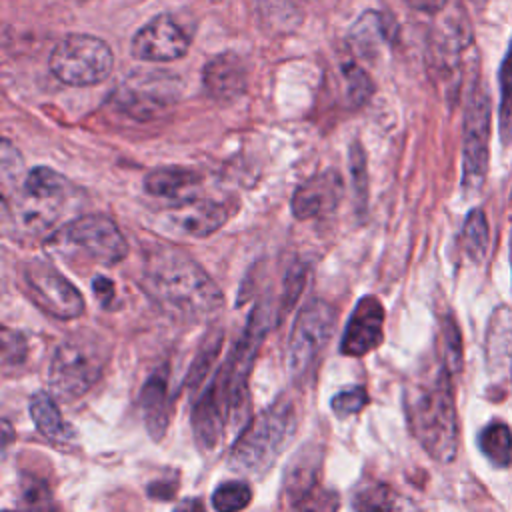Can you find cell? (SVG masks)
<instances>
[{
	"label": "cell",
	"instance_id": "603a6c76",
	"mask_svg": "<svg viewBox=\"0 0 512 512\" xmlns=\"http://www.w3.org/2000/svg\"><path fill=\"white\" fill-rule=\"evenodd\" d=\"M388 30L384 24V18L378 12H366L362 18L354 24L350 30V42L354 44V50L360 56H372L380 42H386Z\"/></svg>",
	"mask_w": 512,
	"mask_h": 512
},
{
	"label": "cell",
	"instance_id": "ba28073f",
	"mask_svg": "<svg viewBox=\"0 0 512 512\" xmlns=\"http://www.w3.org/2000/svg\"><path fill=\"white\" fill-rule=\"evenodd\" d=\"M182 92V82L166 70H138L128 74L112 94V102L136 120H152L168 110Z\"/></svg>",
	"mask_w": 512,
	"mask_h": 512
},
{
	"label": "cell",
	"instance_id": "d4e9b609",
	"mask_svg": "<svg viewBox=\"0 0 512 512\" xmlns=\"http://www.w3.org/2000/svg\"><path fill=\"white\" fill-rule=\"evenodd\" d=\"M220 348H222V334L220 332H214L210 334L204 344L200 346L192 366H190V372H188V378H186V386L190 390V396H198L202 392V386L208 378V372L214 364V360L218 358L220 354Z\"/></svg>",
	"mask_w": 512,
	"mask_h": 512
},
{
	"label": "cell",
	"instance_id": "7402d4cb",
	"mask_svg": "<svg viewBox=\"0 0 512 512\" xmlns=\"http://www.w3.org/2000/svg\"><path fill=\"white\" fill-rule=\"evenodd\" d=\"M478 446L482 454L498 468H506L512 462V430L506 422L494 420L486 424L478 434Z\"/></svg>",
	"mask_w": 512,
	"mask_h": 512
},
{
	"label": "cell",
	"instance_id": "1f68e13d",
	"mask_svg": "<svg viewBox=\"0 0 512 512\" xmlns=\"http://www.w3.org/2000/svg\"><path fill=\"white\" fill-rule=\"evenodd\" d=\"M344 86H346V98L350 106H362L372 96V80L360 66H346L344 68Z\"/></svg>",
	"mask_w": 512,
	"mask_h": 512
},
{
	"label": "cell",
	"instance_id": "60d3db41",
	"mask_svg": "<svg viewBox=\"0 0 512 512\" xmlns=\"http://www.w3.org/2000/svg\"><path fill=\"white\" fill-rule=\"evenodd\" d=\"M470 2H478V4H482V2H484V0H470Z\"/></svg>",
	"mask_w": 512,
	"mask_h": 512
},
{
	"label": "cell",
	"instance_id": "ab89813d",
	"mask_svg": "<svg viewBox=\"0 0 512 512\" xmlns=\"http://www.w3.org/2000/svg\"><path fill=\"white\" fill-rule=\"evenodd\" d=\"M172 512H206V508L200 500H184Z\"/></svg>",
	"mask_w": 512,
	"mask_h": 512
},
{
	"label": "cell",
	"instance_id": "277c9868",
	"mask_svg": "<svg viewBox=\"0 0 512 512\" xmlns=\"http://www.w3.org/2000/svg\"><path fill=\"white\" fill-rule=\"evenodd\" d=\"M108 356V344L96 334L76 332L64 338L48 364L50 392L64 402L84 396L100 380Z\"/></svg>",
	"mask_w": 512,
	"mask_h": 512
},
{
	"label": "cell",
	"instance_id": "2e32d148",
	"mask_svg": "<svg viewBox=\"0 0 512 512\" xmlns=\"http://www.w3.org/2000/svg\"><path fill=\"white\" fill-rule=\"evenodd\" d=\"M226 218L228 214L222 204L190 198L166 214V226L176 234L204 238L216 232L226 222Z\"/></svg>",
	"mask_w": 512,
	"mask_h": 512
},
{
	"label": "cell",
	"instance_id": "8992f818",
	"mask_svg": "<svg viewBox=\"0 0 512 512\" xmlns=\"http://www.w3.org/2000/svg\"><path fill=\"white\" fill-rule=\"evenodd\" d=\"M48 64L60 82L92 86L110 76L114 56L104 40L88 34H70L54 46Z\"/></svg>",
	"mask_w": 512,
	"mask_h": 512
},
{
	"label": "cell",
	"instance_id": "9c48e42d",
	"mask_svg": "<svg viewBox=\"0 0 512 512\" xmlns=\"http://www.w3.org/2000/svg\"><path fill=\"white\" fill-rule=\"evenodd\" d=\"M488 138H490V98L486 90L476 88L464 114L462 138V188L476 194L488 172Z\"/></svg>",
	"mask_w": 512,
	"mask_h": 512
},
{
	"label": "cell",
	"instance_id": "7c38bea8",
	"mask_svg": "<svg viewBox=\"0 0 512 512\" xmlns=\"http://www.w3.org/2000/svg\"><path fill=\"white\" fill-rule=\"evenodd\" d=\"M188 32L168 14L152 18L132 38V54L144 62H170L188 52Z\"/></svg>",
	"mask_w": 512,
	"mask_h": 512
},
{
	"label": "cell",
	"instance_id": "484cf974",
	"mask_svg": "<svg viewBox=\"0 0 512 512\" xmlns=\"http://www.w3.org/2000/svg\"><path fill=\"white\" fill-rule=\"evenodd\" d=\"M488 360L500 362L510 356L512 350V314L508 308H498L490 320L488 336H486Z\"/></svg>",
	"mask_w": 512,
	"mask_h": 512
},
{
	"label": "cell",
	"instance_id": "6da1fadb",
	"mask_svg": "<svg viewBox=\"0 0 512 512\" xmlns=\"http://www.w3.org/2000/svg\"><path fill=\"white\" fill-rule=\"evenodd\" d=\"M142 284L160 308L182 320H206L224 304L222 290L204 268L170 246H156L146 256Z\"/></svg>",
	"mask_w": 512,
	"mask_h": 512
},
{
	"label": "cell",
	"instance_id": "ffe728a7",
	"mask_svg": "<svg viewBox=\"0 0 512 512\" xmlns=\"http://www.w3.org/2000/svg\"><path fill=\"white\" fill-rule=\"evenodd\" d=\"M260 26L268 34H292L304 22V0H252Z\"/></svg>",
	"mask_w": 512,
	"mask_h": 512
},
{
	"label": "cell",
	"instance_id": "836d02e7",
	"mask_svg": "<svg viewBox=\"0 0 512 512\" xmlns=\"http://www.w3.org/2000/svg\"><path fill=\"white\" fill-rule=\"evenodd\" d=\"M22 168H24L22 156L8 140H4L2 142V188L4 190L10 188V184L16 190V186L22 184V180H24Z\"/></svg>",
	"mask_w": 512,
	"mask_h": 512
},
{
	"label": "cell",
	"instance_id": "d6a6232c",
	"mask_svg": "<svg viewBox=\"0 0 512 512\" xmlns=\"http://www.w3.org/2000/svg\"><path fill=\"white\" fill-rule=\"evenodd\" d=\"M368 392L364 386H352V388H344L340 390L330 406H332V412L338 416V418H346V416H352V414H358L366 404H368Z\"/></svg>",
	"mask_w": 512,
	"mask_h": 512
},
{
	"label": "cell",
	"instance_id": "f35d334b",
	"mask_svg": "<svg viewBox=\"0 0 512 512\" xmlns=\"http://www.w3.org/2000/svg\"><path fill=\"white\" fill-rule=\"evenodd\" d=\"M404 2L420 12H428V14H436L446 8V0H404Z\"/></svg>",
	"mask_w": 512,
	"mask_h": 512
},
{
	"label": "cell",
	"instance_id": "e0dca14e",
	"mask_svg": "<svg viewBox=\"0 0 512 512\" xmlns=\"http://www.w3.org/2000/svg\"><path fill=\"white\" fill-rule=\"evenodd\" d=\"M140 406H142V418L146 424L148 434L154 440H160L166 434L168 422H170V396H168V380L166 372L156 370L140 392Z\"/></svg>",
	"mask_w": 512,
	"mask_h": 512
},
{
	"label": "cell",
	"instance_id": "5bb4252c",
	"mask_svg": "<svg viewBox=\"0 0 512 512\" xmlns=\"http://www.w3.org/2000/svg\"><path fill=\"white\" fill-rule=\"evenodd\" d=\"M342 192L344 186L338 172L326 170L322 174H316L296 188L292 196V214L298 220L324 216L338 206Z\"/></svg>",
	"mask_w": 512,
	"mask_h": 512
},
{
	"label": "cell",
	"instance_id": "52a82bcc",
	"mask_svg": "<svg viewBox=\"0 0 512 512\" xmlns=\"http://www.w3.org/2000/svg\"><path fill=\"white\" fill-rule=\"evenodd\" d=\"M336 318L334 306L326 300H312L298 314L288 338V370L296 382L306 380L316 370L332 340Z\"/></svg>",
	"mask_w": 512,
	"mask_h": 512
},
{
	"label": "cell",
	"instance_id": "3957f363",
	"mask_svg": "<svg viewBox=\"0 0 512 512\" xmlns=\"http://www.w3.org/2000/svg\"><path fill=\"white\" fill-rule=\"evenodd\" d=\"M296 434V412L290 400H276L244 424L236 438L228 466L246 478H262L282 456Z\"/></svg>",
	"mask_w": 512,
	"mask_h": 512
},
{
	"label": "cell",
	"instance_id": "ac0fdd59",
	"mask_svg": "<svg viewBox=\"0 0 512 512\" xmlns=\"http://www.w3.org/2000/svg\"><path fill=\"white\" fill-rule=\"evenodd\" d=\"M356 512H416L410 498L394 490L390 484L366 478L362 480L352 496Z\"/></svg>",
	"mask_w": 512,
	"mask_h": 512
},
{
	"label": "cell",
	"instance_id": "74e56055",
	"mask_svg": "<svg viewBox=\"0 0 512 512\" xmlns=\"http://www.w3.org/2000/svg\"><path fill=\"white\" fill-rule=\"evenodd\" d=\"M92 290H94V294H98V298L104 304H108L112 300V296H114V284H112V280H108L104 276H96L92 280Z\"/></svg>",
	"mask_w": 512,
	"mask_h": 512
},
{
	"label": "cell",
	"instance_id": "8fae6325",
	"mask_svg": "<svg viewBox=\"0 0 512 512\" xmlns=\"http://www.w3.org/2000/svg\"><path fill=\"white\" fill-rule=\"evenodd\" d=\"M24 284L30 300L58 320H74L84 312L82 294L52 266L30 262L24 268Z\"/></svg>",
	"mask_w": 512,
	"mask_h": 512
},
{
	"label": "cell",
	"instance_id": "4dcf8cb0",
	"mask_svg": "<svg viewBox=\"0 0 512 512\" xmlns=\"http://www.w3.org/2000/svg\"><path fill=\"white\" fill-rule=\"evenodd\" d=\"M22 498L28 512H56V502L50 486L36 476H28L22 482Z\"/></svg>",
	"mask_w": 512,
	"mask_h": 512
},
{
	"label": "cell",
	"instance_id": "4fadbf2b",
	"mask_svg": "<svg viewBox=\"0 0 512 512\" xmlns=\"http://www.w3.org/2000/svg\"><path fill=\"white\" fill-rule=\"evenodd\" d=\"M384 340V306L376 296H364L356 302L340 340V352L346 356H364Z\"/></svg>",
	"mask_w": 512,
	"mask_h": 512
},
{
	"label": "cell",
	"instance_id": "8d00e7d4",
	"mask_svg": "<svg viewBox=\"0 0 512 512\" xmlns=\"http://www.w3.org/2000/svg\"><path fill=\"white\" fill-rule=\"evenodd\" d=\"M350 170H352V174H354V180H356L358 198H360V202H364V196H366V186H364V162H362V154H360V148H358V158H354V162H350Z\"/></svg>",
	"mask_w": 512,
	"mask_h": 512
},
{
	"label": "cell",
	"instance_id": "4316f807",
	"mask_svg": "<svg viewBox=\"0 0 512 512\" xmlns=\"http://www.w3.org/2000/svg\"><path fill=\"white\" fill-rule=\"evenodd\" d=\"M500 138L512 142V40L500 66Z\"/></svg>",
	"mask_w": 512,
	"mask_h": 512
},
{
	"label": "cell",
	"instance_id": "5b68a950",
	"mask_svg": "<svg viewBox=\"0 0 512 512\" xmlns=\"http://www.w3.org/2000/svg\"><path fill=\"white\" fill-rule=\"evenodd\" d=\"M52 256H80L112 266L126 258L128 244L114 220L100 214L78 216L60 226L46 242Z\"/></svg>",
	"mask_w": 512,
	"mask_h": 512
},
{
	"label": "cell",
	"instance_id": "44dd1931",
	"mask_svg": "<svg viewBox=\"0 0 512 512\" xmlns=\"http://www.w3.org/2000/svg\"><path fill=\"white\" fill-rule=\"evenodd\" d=\"M30 416L38 428V432L46 438L52 440H68L70 438V428L60 416V410L54 402V398L46 392H38L30 398Z\"/></svg>",
	"mask_w": 512,
	"mask_h": 512
},
{
	"label": "cell",
	"instance_id": "83f0119b",
	"mask_svg": "<svg viewBox=\"0 0 512 512\" xmlns=\"http://www.w3.org/2000/svg\"><path fill=\"white\" fill-rule=\"evenodd\" d=\"M252 500V488L244 480H226L212 494V506L218 512H240Z\"/></svg>",
	"mask_w": 512,
	"mask_h": 512
},
{
	"label": "cell",
	"instance_id": "30bf717a",
	"mask_svg": "<svg viewBox=\"0 0 512 512\" xmlns=\"http://www.w3.org/2000/svg\"><path fill=\"white\" fill-rule=\"evenodd\" d=\"M70 182L46 166L32 168L22 184L20 196L14 202V224L26 230H40L54 220L50 206L64 200Z\"/></svg>",
	"mask_w": 512,
	"mask_h": 512
},
{
	"label": "cell",
	"instance_id": "9a60e30c",
	"mask_svg": "<svg viewBox=\"0 0 512 512\" xmlns=\"http://www.w3.org/2000/svg\"><path fill=\"white\" fill-rule=\"evenodd\" d=\"M206 94L218 102H228L244 94L248 86V68L236 52H222L210 58L202 70Z\"/></svg>",
	"mask_w": 512,
	"mask_h": 512
},
{
	"label": "cell",
	"instance_id": "cb8c5ba5",
	"mask_svg": "<svg viewBox=\"0 0 512 512\" xmlns=\"http://www.w3.org/2000/svg\"><path fill=\"white\" fill-rule=\"evenodd\" d=\"M488 242H490L488 220L480 208H474L468 212L462 228V244L468 258L474 260L476 264L484 262L488 254Z\"/></svg>",
	"mask_w": 512,
	"mask_h": 512
},
{
	"label": "cell",
	"instance_id": "f1b7e54d",
	"mask_svg": "<svg viewBox=\"0 0 512 512\" xmlns=\"http://www.w3.org/2000/svg\"><path fill=\"white\" fill-rule=\"evenodd\" d=\"M292 512H338L340 496L320 484H314L294 500H290Z\"/></svg>",
	"mask_w": 512,
	"mask_h": 512
},
{
	"label": "cell",
	"instance_id": "e575fe53",
	"mask_svg": "<svg viewBox=\"0 0 512 512\" xmlns=\"http://www.w3.org/2000/svg\"><path fill=\"white\" fill-rule=\"evenodd\" d=\"M306 284V266L296 264L290 268V272L286 274V282H284V292H282V302L278 308V314H286V310H290L294 306V302L298 300L302 288Z\"/></svg>",
	"mask_w": 512,
	"mask_h": 512
},
{
	"label": "cell",
	"instance_id": "f546056e",
	"mask_svg": "<svg viewBox=\"0 0 512 512\" xmlns=\"http://www.w3.org/2000/svg\"><path fill=\"white\" fill-rule=\"evenodd\" d=\"M442 364L448 368L452 376L462 370V336L456 320L446 314L442 318Z\"/></svg>",
	"mask_w": 512,
	"mask_h": 512
},
{
	"label": "cell",
	"instance_id": "b9f144b4",
	"mask_svg": "<svg viewBox=\"0 0 512 512\" xmlns=\"http://www.w3.org/2000/svg\"><path fill=\"white\" fill-rule=\"evenodd\" d=\"M4 512H10V510H4Z\"/></svg>",
	"mask_w": 512,
	"mask_h": 512
},
{
	"label": "cell",
	"instance_id": "d6986e66",
	"mask_svg": "<svg viewBox=\"0 0 512 512\" xmlns=\"http://www.w3.org/2000/svg\"><path fill=\"white\" fill-rule=\"evenodd\" d=\"M200 186V174L180 166H164L146 174L144 190L152 196L170 200H190L192 192Z\"/></svg>",
	"mask_w": 512,
	"mask_h": 512
},
{
	"label": "cell",
	"instance_id": "d590c367",
	"mask_svg": "<svg viewBox=\"0 0 512 512\" xmlns=\"http://www.w3.org/2000/svg\"><path fill=\"white\" fill-rule=\"evenodd\" d=\"M26 358V342L20 334L2 328V366L4 372H8L10 366H18L22 364Z\"/></svg>",
	"mask_w": 512,
	"mask_h": 512
},
{
	"label": "cell",
	"instance_id": "7a4b0ae2",
	"mask_svg": "<svg viewBox=\"0 0 512 512\" xmlns=\"http://www.w3.org/2000/svg\"><path fill=\"white\" fill-rule=\"evenodd\" d=\"M404 410L418 444L436 462H452L458 450V418L452 374L440 362L418 374L404 392Z\"/></svg>",
	"mask_w": 512,
	"mask_h": 512
}]
</instances>
